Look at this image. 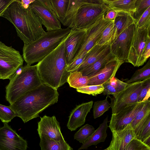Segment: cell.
Masks as SVG:
<instances>
[{
  "label": "cell",
  "mask_w": 150,
  "mask_h": 150,
  "mask_svg": "<svg viewBox=\"0 0 150 150\" xmlns=\"http://www.w3.org/2000/svg\"><path fill=\"white\" fill-rule=\"evenodd\" d=\"M35 0H20V3L23 8L25 9L28 8L30 4L34 2Z\"/></svg>",
  "instance_id": "bcb514c9"
},
{
  "label": "cell",
  "mask_w": 150,
  "mask_h": 150,
  "mask_svg": "<svg viewBox=\"0 0 150 150\" xmlns=\"http://www.w3.org/2000/svg\"><path fill=\"white\" fill-rule=\"evenodd\" d=\"M144 143L150 145V117L146 120L137 138Z\"/></svg>",
  "instance_id": "e575fe53"
},
{
  "label": "cell",
  "mask_w": 150,
  "mask_h": 150,
  "mask_svg": "<svg viewBox=\"0 0 150 150\" xmlns=\"http://www.w3.org/2000/svg\"><path fill=\"white\" fill-rule=\"evenodd\" d=\"M29 7L40 19L47 32L62 29L61 23L53 10L50 0H35Z\"/></svg>",
  "instance_id": "ba28073f"
},
{
  "label": "cell",
  "mask_w": 150,
  "mask_h": 150,
  "mask_svg": "<svg viewBox=\"0 0 150 150\" xmlns=\"http://www.w3.org/2000/svg\"><path fill=\"white\" fill-rule=\"evenodd\" d=\"M150 27L137 28L134 33L127 59L126 62L134 67L142 66V54L150 37Z\"/></svg>",
  "instance_id": "8fae6325"
},
{
  "label": "cell",
  "mask_w": 150,
  "mask_h": 150,
  "mask_svg": "<svg viewBox=\"0 0 150 150\" xmlns=\"http://www.w3.org/2000/svg\"><path fill=\"white\" fill-rule=\"evenodd\" d=\"M136 0H103V1L109 10L123 11L132 16L135 11Z\"/></svg>",
  "instance_id": "d4e9b609"
},
{
  "label": "cell",
  "mask_w": 150,
  "mask_h": 150,
  "mask_svg": "<svg viewBox=\"0 0 150 150\" xmlns=\"http://www.w3.org/2000/svg\"><path fill=\"white\" fill-rule=\"evenodd\" d=\"M117 14L116 11L113 10H108L104 15L105 18L109 20H113L115 18Z\"/></svg>",
  "instance_id": "f6af8a7d"
},
{
  "label": "cell",
  "mask_w": 150,
  "mask_h": 150,
  "mask_svg": "<svg viewBox=\"0 0 150 150\" xmlns=\"http://www.w3.org/2000/svg\"><path fill=\"white\" fill-rule=\"evenodd\" d=\"M23 61L19 51L0 41V79L10 80Z\"/></svg>",
  "instance_id": "52a82bcc"
},
{
  "label": "cell",
  "mask_w": 150,
  "mask_h": 150,
  "mask_svg": "<svg viewBox=\"0 0 150 150\" xmlns=\"http://www.w3.org/2000/svg\"><path fill=\"white\" fill-rule=\"evenodd\" d=\"M150 117V100H148L142 101L140 108L131 123L134 131L136 138L147 120Z\"/></svg>",
  "instance_id": "44dd1931"
},
{
  "label": "cell",
  "mask_w": 150,
  "mask_h": 150,
  "mask_svg": "<svg viewBox=\"0 0 150 150\" xmlns=\"http://www.w3.org/2000/svg\"><path fill=\"white\" fill-rule=\"evenodd\" d=\"M0 128V150H26L27 141L13 129L8 123Z\"/></svg>",
  "instance_id": "4fadbf2b"
},
{
  "label": "cell",
  "mask_w": 150,
  "mask_h": 150,
  "mask_svg": "<svg viewBox=\"0 0 150 150\" xmlns=\"http://www.w3.org/2000/svg\"><path fill=\"white\" fill-rule=\"evenodd\" d=\"M87 28L71 29L64 42V50L67 65L76 58L86 34Z\"/></svg>",
  "instance_id": "9a60e30c"
},
{
  "label": "cell",
  "mask_w": 150,
  "mask_h": 150,
  "mask_svg": "<svg viewBox=\"0 0 150 150\" xmlns=\"http://www.w3.org/2000/svg\"><path fill=\"white\" fill-rule=\"evenodd\" d=\"M104 15H103L95 23L87 28L81 46L75 59L83 53L88 52L96 45L104 30L113 21L105 19Z\"/></svg>",
  "instance_id": "7c38bea8"
},
{
  "label": "cell",
  "mask_w": 150,
  "mask_h": 150,
  "mask_svg": "<svg viewBox=\"0 0 150 150\" xmlns=\"http://www.w3.org/2000/svg\"><path fill=\"white\" fill-rule=\"evenodd\" d=\"M141 102L136 103L117 113L112 114L108 126L111 132L123 130L130 124L139 110Z\"/></svg>",
  "instance_id": "5bb4252c"
},
{
  "label": "cell",
  "mask_w": 150,
  "mask_h": 150,
  "mask_svg": "<svg viewBox=\"0 0 150 150\" xmlns=\"http://www.w3.org/2000/svg\"><path fill=\"white\" fill-rule=\"evenodd\" d=\"M125 62L117 59L110 62L102 69L88 77V85H103L109 81Z\"/></svg>",
  "instance_id": "e0dca14e"
},
{
  "label": "cell",
  "mask_w": 150,
  "mask_h": 150,
  "mask_svg": "<svg viewBox=\"0 0 150 150\" xmlns=\"http://www.w3.org/2000/svg\"><path fill=\"white\" fill-rule=\"evenodd\" d=\"M59 96L57 89L42 83L22 96L9 106L16 116L25 123L39 117L44 110L57 103Z\"/></svg>",
  "instance_id": "6da1fadb"
},
{
  "label": "cell",
  "mask_w": 150,
  "mask_h": 150,
  "mask_svg": "<svg viewBox=\"0 0 150 150\" xmlns=\"http://www.w3.org/2000/svg\"><path fill=\"white\" fill-rule=\"evenodd\" d=\"M41 150H73L65 140L54 141L44 134L39 136Z\"/></svg>",
  "instance_id": "4316f807"
},
{
  "label": "cell",
  "mask_w": 150,
  "mask_h": 150,
  "mask_svg": "<svg viewBox=\"0 0 150 150\" xmlns=\"http://www.w3.org/2000/svg\"><path fill=\"white\" fill-rule=\"evenodd\" d=\"M67 82L70 87L77 89L88 85V77L83 76L81 72L76 71L70 72Z\"/></svg>",
  "instance_id": "f1b7e54d"
},
{
  "label": "cell",
  "mask_w": 150,
  "mask_h": 150,
  "mask_svg": "<svg viewBox=\"0 0 150 150\" xmlns=\"http://www.w3.org/2000/svg\"><path fill=\"white\" fill-rule=\"evenodd\" d=\"M114 25V20L105 28L96 45H110Z\"/></svg>",
  "instance_id": "74e56055"
},
{
  "label": "cell",
  "mask_w": 150,
  "mask_h": 150,
  "mask_svg": "<svg viewBox=\"0 0 150 150\" xmlns=\"http://www.w3.org/2000/svg\"><path fill=\"white\" fill-rule=\"evenodd\" d=\"M150 56V38H149L147 41L146 47L143 51L141 60V64L142 66L146 62Z\"/></svg>",
  "instance_id": "7bdbcfd3"
},
{
  "label": "cell",
  "mask_w": 150,
  "mask_h": 150,
  "mask_svg": "<svg viewBox=\"0 0 150 150\" xmlns=\"http://www.w3.org/2000/svg\"><path fill=\"white\" fill-rule=\"evenodd\" d=\"M87 52H84L67 65L66 70L71 72L77 70L84 61Z\"/></svg>",
  "instance_id": "b9f144b4"
},
{
  "label": "cell",
  "mask_w": 150,
  "mask_h": 150,
  "mask_svg": "<svg viewBox=\"0 0 150 150\" xmlns=\"http://www.w3.org/2000/svg\"><path fill=\"white\" fill-rule=\"evenodd\" d=\"M37 131L39 136L44 134L56 141L64 139L61 132L59 123L55 116L45 115L40 117V120L38 122Z\"/></svg>",
  "instance_id": "2e32d148"
},
{
  "label": "cell",
  "mask_w": 150,
  "mask_h": 150,
  "mask_svg": "<svg viewBox=\"0 0 150 150\" xmlns=\"http://www.w3.org/2000/svg\"><path fill=\"white\" fill-rule=\"evenodd\" d=\"M123 150H150V146L135 138L130 141Z\"/></svg>",
  "instance_id": "f35d334b"
},
{
  "label": "cell",
  "mask_w": 150,
  "mask_h": 150,
  "mask_svg": "<svg viewBox=\"0 0 150 150\" xmlns=\"http://www.w3.org/2000/svg\"><path fill=\"white\" fill-rule=\"evenodd\" d=\"M149 6L150 0H136L135 3V11L132 16L136 23L143 13Z\"/></svg>",
  "instance_id": "836d02e7"
},
{
  "label": "cell",
  "mask_w": 150,
  "mask_h": 150,
  "mask_svg": "<svg viewBox=\"0 0 150 150\" xmlns=\"http://www.w3.org/2000/svg\"><path fill=\"white\" fill-rule=\"evenodd\" d=\"M107 97V96L104 100H98L94 102L93 109V115L94 119L97 118L102 115L110 107Z\"/></svg>",
  "instance_id": "d6a6232c"
},
{
  "label": "cell",
  "mask_w": 150,
  "mask_h": 150,
  "mask_svg": "<svg viewBox=\"0 0 150 150\" xmlns=\"http://www.w3.org/2000/svg\"><path fill=\"white\" fill-rule=\"evenodd\" d=\"M116 12L117 14L114 20L113 28L110 44L129 25L136 23L132 16L129 13L122 11Z\"/></svg>",
  "instance_id": "ffe728a7"
},
{
  "label": "cell",
  "mask_w": 150,
  "mask_h": 150,
  "mask_svg": "<svg viewBox=\"0 0 150 150\" xmlns=\"http://www.w3.org/2000/svg\"><path fill=\"white\" fill-rule=\"evenodd\" d=\"M14 0H0V16Z\"/></svg>",
  "instance_id": "ee69618b"
},
{
  "label": "cell",
  "mask_w": 150,
  "mask_h": 150,
  "mask_svg": "<svg viewBox=\"0 0 150 150\" xmlns=\"http://www.w3.org/2000/svg\"><path fill=\"white\" fill-rule=\"evenodd\" d=\"M67 38L36 64L42 82L57 89L67 82L70 73L66 70L64 45Z\"/></svg>",
  "instance_id": "3957f363"
},
{
  "label": "cell",
  "mask_w": 150,
  "mask_h": 150,
  "mask_svg": "<svg viewBox=\"0 0 150 150\" xmlns=\"http://www.w3.org/2000/svg\"><path fill=\"white\" fill-rule=\"evenodd\" d=\"M112 132V139L108 147L110 150H123L132 139L136 138L131 124L123 130Z\"/></svg>",
  "instance_id": "d6986e66"
},
{
  "label": "cell",
  "mask_w": 150,
  "mask_h": 150,
  "mask_svg": "<svg viewBox=\"0 0 150 150\" xmlns=\"http://www.w3.org/2000/svg\"><path fill=\"white\" fill-rule=\"evenodd\" d=\"M42 83L36 64L22 66L17 70L6 87V99L11 104L22 96Z\"/></svg>",
  "instance_id": "5b68a950"
},
{
  "label": "cell",
  "mask_w": 150,
  "mask_h": 150,
  "mask_svg": "<svg viewBox=\"0 0 150 150\" xmlns=\"http://www.w3.org/2000/svg\"><path fill=\"white\" fill-rule=\"evenodd\" d=\"M109 10L103 0H90L78 9L71 29L87 28Z\"/></svg>",
  "instance_id": "8992f818"
},
{
  "label": "cell",
  "mask_w": 150,
  "mask_h": 150,
  "mask_svg": "<svg viewBox=\"0 0 150 150\" xmlns=\"http://www.w3.org/2000/svg\"><path fill=\"white\" fill-rule=\"evenodd\" d=\"M127 84L115 77H113L109 81L103 84L104 90L102 93L104 95H111L115 97Z\"/></svg>",
  "instance_id": "83f0119b"
},
{
  "label": "cell",
  "mask_w": 150,
  "mask_h": 150,
  "mask_svg": "<svg viewBox=\"0 0 150 150\" xmlns=\"http://www.w3.org/2000/svg\"><path fill=\"white\" fill-rule=\"evenodd\" d=\"M69 0H50L53 10L62 23L67 12Z\"/></svg>",
  "instance_id": "f546056e"
},
{
  "label": "cell",
  "mask_w": 150,
  "mask_h": 150,
  "mask_svg": "<svg viewBox=\"0 0 150 150\" xmlns=\"http://www.w3.org/2000/svg\"><path fill=\"white\" fill-rule=\"evenodd\" d=\"M150 78L144 80L142 88L139 94L137 102L148 100L150 97Z\"/></svg>",
  "instance_id": "ab89813d"
},
{
  "label": "cell",
  "mask_w": 150,
  "mask_h": 150,
  "mask_svg": "<svg viewBox=\"0 0 150 150\" xmlns=\"http://www.w3.org/2000/svg\"><path fill=\"white\" fill-rule=\"evenodd\" d=\"M104 90L103 85H87L76 89V91L79 92L93 96L102 93Z\"/></svg>",
  "instance_id": "d590c367"
},
{
  "label": "cell",
  "mask_w": 150,
  "mask_h": 150,
  "mask_svg": "<svg viewBox=\"0 0 150 150\" xmlns=\"http://www.w3.org/2000/svg\"><path fill=\"white\" fill-rule=\"evenodd\" d=\"M150 78V60L149 59L146 64L142 68L137 70L131 77L126 82L129 84Z\"/></svg>",
  "instance_id": "4dcf8cb0"
},
{
  "label": "cell",
  "mask_w": 150,
  "mask_h": 150,
  "mask_svg": "<svg viewBox=\"0 0 150 150\" xmlns=\"http://www.w3.org/2000/svg\"><path fill=\"white\" fill-rule=\"evenodd\" d=\"M136 28V23H132L110 45L111 53L118 60L126 62Z\"/></svg>",
  "instance_id": "30bf717a"
},
{
  "label": "cell",
  "mask_w": 150,
  "mask_h": 150,
  "mask_svg": "<svg viewBox=\"0 0 150 150\" xmlns=\"http://www.w3.org/2000/svg\"><path fill=\"white\" fill-rule=\"evenodd\" d=\"M15 117V112L9 106L0 104V119L2 122L8 123Z\"/></svg>",
  "instance_id": "8d00e7d4"
},
{
  "label": "cell",
  "mask_w": 150,
  "mask_h": 150,
  "mask_svg": "<svg viewBox=\"0 0 150 150\" xmlns=\"http://www.w3.org/2000/svg\"><path fill=\"white\" fill-rule=\"evenodd\" d=\"M89 1L90 0H70L67 12L62 23L67 28H72L78 9L82 5Z\"/></svg>",
  "instance_id": "484cf974"
},
{
  "label": "cell",
  "mask_w": 150,
  "mask_h": 150,
  "mask_svg": "<svg viewBox=\"0 0 150 150\" xmlns=\"http://www.w3.org/2000/svg\"><path fill=\"white\" fill-rule=\"evenodd\" d=\"M136 24L137 28L150 27V6L143 13Z\"/></svg>",
  "instance_id": "60d3db41"
},
{
  "label": "cell",
  "mask_w": 150,
  "mask_h": 150,
  "mask_svg": "<svg viewBox=\"0 0 150 150\" xmlns=\"http://www.w3.org/2000/svg\"><path fill=\"white\" fill-rule=\"evenodd\" d=\"M116 59L110 49L94 63L79 71L83 76L89 77L102 69L108 63Z\"/></svg>",
  "instance_id": "7402d4cb"
},
{
  "label": "cell",
  "mask_w": 150,
  "mask_h": 150,
  "mask_svg": "<svg viewBox=\"0 0 150 150\" xmlns=\"http://www.w3.org/2000/svg\"><path fill=\"white\" fill-rule=\"evenodd\" d=\"M95 130L92 125L86 124L75 133L74 139L83 144L91 137Z\"/></svg>",
  "instance_id": "1f68e13d"
},
{
  "label": "cell",
  "mask_w": 150,
  "mask_h": 150,
  "mask_svg": "<svg viewBox=\"0 0 150 150\" xmlns=\"http://www.w3.org/2000/svg\"><path fill=\"white\" fill-rule=\"evenodd\" d=\"M103 150H110L109 149V148H108V147L106 149H104Z\"/></svg>",
  "instance_id": "7dc6e473"
},
{
  "label": "cell",
  "mask_w": 150,
  "mask_h": 150,
  "mask_svg": "<svg viewBox=\"0 0 150 150\" xmlns=\"http://www.w3.org/2000/svg\"><path fill=\"white\" fill-rule=\"evenodd\" d=\"M93 101L82 103L76 107L71 112L67 125L71 131L75 130L84 124L86 116L92 107Z\"/></svg>",
  "instance_id": "ac0fdd59"
},
{
  "label": "cell",
  "mask_w": 150,
  "mask_h": 150,
  "mask_svg": "<svg viewBox=\"0 0 150 150\" xmlns=\"http://www.w3.org/2000/svg\"><path fill=\"white\" fill-rule=\"evenodd\" d=\"M2 17L13 25L18 36L23 42L24 46L37 40L46 33L39 18L29 7L23 8L20 0H14Z\"/></svg>",
  "instance_id": "7a4b0ae2"
},
{
  "label": "cell",
  "mask_w": 150,
  "mask_h": 150,
  "mask_svg": "<svg viewBox=\"0 0 150 150\" xmlns=\"http://www.w3.org/2000/svg\"><path fill=\"white\" fill-rule=\"evenodd\" d=\"M144 80L128 84L115 97L110 98L112 114L117 113L128 106L137 102Z\"/></svg>",
  "instance_id": "9c48e42d"
},
{
  "label": "cell",
  "mask_w": 150,
  "mask_h": 150,
  "mask_svg": "<svg viewBox=\"0 0 150 150\" xmlns=\"http://www.w3.org/2000/svg\"><path fill=\"white\" fill-rule=\"evenodd\" d=\"M71 29L67 28L46 32L40 38L23 49V58L27 64L39 62L55 49L69 35Z\"/></svg>",
  "instance_id": "277c9868"
},
{
  "label": "cell",
  "mask_w": 150,
  "mask_h": 150,
  "mask_svg": "<svg viewBox=\"0 0 150 150\" xmlns=\"http://www.w3.org/2000/svg\"><path fill=\"white\" fill-rule=\"evenodd\" d=\"M110 49V45H95L87 52L83 62L76 71H80L92 64Z\"/></svg>",
  "instance_id": "603a6c76"
},
{
  "label": "cell",
  "mask_w": 150,
  "mask_h": 150,
  "mask_svg": "<svg viewBox=\"0 0 150 150\" xmlns=\"http://www.w3.org/2000/svg\"><path fill=\"white\" fill-rule=\"evenodd\" d=\"M108 116H107L98 128L95 130L91 137L82 144L78 150L87 149L91 146L96 145L100 142H104L107 136L106 131L108 127Z\"/></svg>",
  "instance_id": "cb8c5ba5"
}]
</instances>
